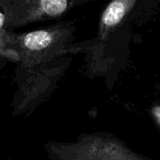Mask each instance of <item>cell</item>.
I'll return each mask as SVG.
<instances>
[{"label":"cell","instance_id":"8","mask_svg":"<svg viewBox=\"0 0 160 160\" xmlns=\"http://www.w3.org/2000/svg\"><path fill=\"white\" fill-rule=\"evenodd\" d=\"M8 62V59H6V58H5V57H3V56H0V76H1V72H2V70H3V69H4V68L7 66Z\"/></svg>","mask_w":160,"mask_h":160},{"label":"cell","instance_id":"7","mask_svg":"<svg viewBox=\"0 0 160 160\" xmlns=\"http://www.w3.org/2000/svg\"><path fill=\"white\" fill-rule=\"evenodd\" d=\"M152 113L160 125V106H155L152 109Z\"/></svg>","mask_w":160,"mask_h":160},{"label":"cell","instance_id":"6","mask_svg":"<svg viewBox=\"0 0 160 160\" xmlns=\"http://www.w3.org/2000/svg\"><path fill=\"white\" fill-rule=\"evenodd\" d=\"M6 22H7L6 14H5L4 8H3V7L1 5V2H0V34H2L5 30H7Z\"/></svg>","mask_w":160,"mask_h":160},{"label":"cell","instance_id":"4","mask_svg":"<svg viewBox=\"0 0 160 160\" xmlns=\"http://www.w3.org/2000/svg\"><path fill=\"white\" fill-rule=\"evenodd\" d=\"M6 14V27L12 31L35 22L62 17L74 5L68 0H0Z\"/></svg>","mask_w":160,"mask_h":160},{"label":"cell","instance_id":"1","mask_svg":"<svg viewBox=\"0 0 160 160\" xmlns=\"http://www.w3.org/2000/svg\"><path fill=\"white\" fill-rule=\"evenodd\" d=\"M73 26L59 22L24 33L5 30L0 34V56L17 67L30 68L65 53Z\"/></svg>","mask_w":160,"mask_h":160},{"label":"cell","instance_id":"3","mask_svg":"<svg viewBox=\"0 0 160 160\" xmlns=\"http://www.w3.org/2000/svg\"><path fill=\"white\" fill-rule=\"evenodd\" d=\"M44 148L49 160H144L119 142L95 135L81 136L75 142H49Z\"/></svg>","mask_w":160,"mask_h":160},{"label":"cell","instance_id":"2","mask_svg":"<svg viewBox=\"0 0 160 160\" xmlns=\"http://www.w3.org/2000/svg\"><path fill=\"white\" fill-rule=\"evenodd\" d=\"M60 60L59 56L30 68L16 66L13 81L17 91L11 101L13 116L31 114L51 96L61 75Z\"/></svg>","mask_w":160,"mask_h":160},{"label":"cell","instance_id":"5","mask_svg":"<svg viewBox=\"0 0 160 160\" xmlns=\"http://www.w3.org/2000/svg\"><path fill=\"white\" fill-rule=\"evenodd\" d=\"M135 4L134 0H115L110 3L101 17V30H111L119 24Z\"/></svg>","mask_w":160,"mask_h":160},{"label":"cell","instance_id":"9","mask_svg":"<svg viewBox=\"0 0 160 160\" xmlns=\"http://www.w3.org/2000/svg\"><path fill=\"white\" fill-rule=\"evenodd\" d=\"M0 160H14V159H11V158H0Z\"/></svg>","mask_w":160,"mask_h":160}]
</instances>
